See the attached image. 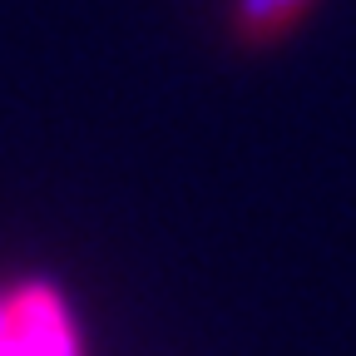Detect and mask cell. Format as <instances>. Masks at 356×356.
<instances>
[{"mask_svg":"<svg viewBox=\"0 0 356 356\" xmlns=\"http://www.w3.org/2000/svg\"><path fill=\"white\" fill-rule=\"evenodd\" d=\"M15 307V337L25 341L30 356H79V341H74V327L65 317V302L50 292V287H20L10 297Z\"/></svg>","mask_w":356,"mask_h":356,"instance_id":"1","label":"cell"},{"mask_svg":"<svg viewBox=\"0 0 356 356\" xmlns=\"http://www.w3.org/2000/svg\"><path fill=\"white\" fill-rule=\"evenodd\" d=\"M10 332H15V307H10V297H0V341Z\"/></svg>","mask_w":356,"mask_h":356,"instance_id":"3","label":"cell"},{"mask_svg":"<svg viewBox=\"0 0 356 356\" xmlns=\"http://www.w3.org/2000/svg\"><path fill=\"white\" fill-rule=\"evenodd\" d=\"M307 6H312V0H238V10H233V30H238L243 40L262 44V40L282 35V30H287Z\"/></svg>","mask_w":356,"mask_h":356,"instance_id":"2","label":"cell"},{"mask_svg":"<svg viewBox=\"0 0 356 356\" xmlns=\"http://www.w3.org/2000/svg\"><path fill=\"white\" fill-rule=\"evenodd\" d=\"M0 356H30V351H25V341H20V337L10 332L6 341H0Z\"/></svg>","mask_w":356,"mask_h":356,"instance_id":"4","label":"cell"}]
</instances>
